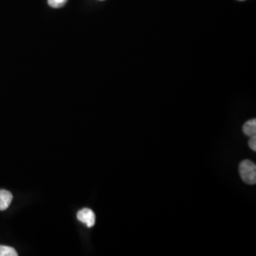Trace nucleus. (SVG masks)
<instances>
[{"label": "nucleus", "instance_id": "1", "mask_svg": "<svg viewBox=\"0 0 256 256\" xmlns=\"http://www.w3.org/2000/svg\"><path fill=\"white\" fill-rule=\"evenodd\" d=\"M239 174L242 180L248 185H254L256 182V165L254 162L246 160L239 164Z\"/></svg>", "mask_w": 256, "mask_h": 256}, {"label": "nucleus", "instance_id": "3", "mask_svg": "<svg viewBox=\"0 0 256 256\" xmlns=\"http://www.w3.org/2000/svg\"><path fill=\"white\" fill-rule=\"evenodd\" d=\"M12 200V194L7 190H0V210L9 208Z\"/></svg>", "mask_w": 256, "mask_h": 256}, {"label": "nucleus", "instance_id": "4", "mask_svg": "<svg viewBox=\"0 0 256 256\" xmlns=\"http://www.w3.org/2000/svg\"><path fill=\"white\" fill-rule=\"evenodd\" d=\"M243 132L250 137H254L256 135V120L252 119L248 120L243 126Z\"/></svg>", "mask_w": 256, "mask_h": 256}, {"label": "nucleus", "instance_id": "5", "mask_svg": "<svg viewBox=\"0 0 256 256\" xmlns=\"http://www.w3.org/2000/svg\"><path fill=\"white\" fill-rule=\"evenodd\" d=\"M18 254L14 248L0 245V256H18Z\"/></svg>", "mask_w": 256, "mask_h": 256}, {"label": "nucleus", "instance_id": "7", "mask_svg": "<svg viewBox=\"0 0 256 256\" xmlns=\"http://www.w3.org/2000/svg\"><path fill=\"white\" fill-rule=\"evenodd\" d=\"M248 146H250L252 150L256 151V136L250 137V142H248Z\"/></svg>", "mask_w": 256, "mask_h": 256}, {"label": "nucleus", "instance_id": "2", "mask_svg": "<svg viewBox=\"0 0 256 256\" xmlns=\"http://www.w3.org/2000/svg\"><path fill=\"white\" fill-rule=\"evenodd\" d=\"M77 218L80 222L86 224L88 228H92L95 225V214L92 209L84 208L79 210L77 212Z\"/></svg>", "mask_w": 256, "mask_h": 256}, {"label": "nucleus", "instance_id": "6", "mask_svg": "<svg viewBox=\"0 0 256 256\" xmlns=\"http://www.w3.org/2000/svg\"><path fill=\"white\" fill-rule=\"evenodd\" d=\"M68 2V0H48V3L52 8H61Z\"/></svg>", "mask_w": 256, "mask_h": 256}]
</instances>
